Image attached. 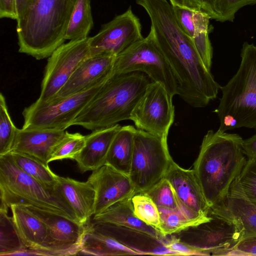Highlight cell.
<instances>
[{
  "mask_svg": "<svg viewBox=\"0 0 256 256\" xmlns=\"http://www.w3.org/2000/svg\"><path fill=\"white\" fill-rule=\"evenodd\" d=\"M160 215V231L164 237L178 232L190 226L208 220L207 218L194 217L180 209L158 208Z\"/></svg>",
  "mask_w": 256,
  "mask_h": 256,
  "instance_id": "cell-30",
  "label": "cell"
},
{
  "mask_svg": "<svg viewBox=\"0 0 256 256\" xmlns=\"http://www.w3.org/2000/svg\"><path fill=\"white\" fill-rule=\"evenodd\" d=\"M77 0H34L17 20L18 52L36 60L48 58L64 44Z\"/></svg>",
  "mask_w": 256,
  "mask_h": 256,
  "instance_id": "cell-3",
  "label": "cell"
},
{
  "mask_svg": "<svg viewBox=\"0 0 256 256\" xmlns=\"http://www.w3.org/2000/svg\"><path fill=\"white\" fill-rule=\"evenodd\" d=\"M24 206L46 225L50 256L78 254L85 233L86 224L36 206Z\"/></svg>",
  "mask_w": 256,
  "mask_h": 256,
  "instance_id": "cell-14",
  "label": "cell"
},
{
  "mask_svg": "<svg viewBox=\"0 0 256 256\" xmlns=\"http://www.w3.org/2000/svg\"><path fill=\"white\" fill-rule=\"evenodd\" d=\"M238 180L246 196L256 204V159H247Z\"/></svg>",
  "mask_w": 256,
  "mask_h": 256,
  "instance_id": "cell-37",
  "label": "cell"
},
{
  "mask_svg": "<svg viewBox=\"0 0 256 256\" xmlns=\"http://www.w3.org/2000/svg\"><path fill=\"white\" fill-rule=\"evenodd\" d=\"M158 208L180 209L175 191L170 182L164 177L145 192Z\"/></svg>",
  "mask_w": 256,
  "mask_h": 256,
  "instance_id": "cell-36",
  "label": "cell"
},
{
  "mask_svg": "<svg viewBox=\"0 0 256 256\" xmlns=\"http://www.w3.org/2000/svg\"><path fill=\"white\" fill-rule=\"evenodd\" d=\"M256 4V0H205L210 19L224 22H232L235 14L242 7Z\"/></svg>",
  "mask_w": 256,
  "mask_h": 256,
  "instance_id": "cell-32",
  "label": "cell"
},
{
  "mask_svg": "<svg viewBox=\"0 0 256 256\" xmlns=\"http://www.w3.org/2000/svg\"><path fill=\"white\" fill-rule=\"evenodd\" d=\"M222 205L240 222L242 240L256 238V204L242 190L238 178L232 184Z\"/></svg>",
  "mask_w": 256,
  "mask_h": 256,
  "instance_id": "cell-23",
  "label": "cell"
},
{
  "mask_svg": "<svg viewBox=\"0 0 256 256\" xmlns=\"http://www.w3.org/2000/svg\"><path fill=\"white\" fill-rule=\"evenodd\" d=\"M172 160L167 139L136 128L128 174L136 194L145 192L163 178Z\"/></svg>",
  "mask_w": 256,
  "mask_h": 256,
  "instance_id": "cell-9",
  "label": "cell"
},
{
  "mask_svg": "<svg viewBox=\"0 0 256 256\" xmlns=\"http://www.w3.org/2000/svg\"><path fill=\"white\" fill-rule=\"evenodd\" d=\"M92 220L135 228L147 232L165 243L167 240V237L164 238L158 230L146 224L136 217L134 213L132 198L118 202L103 212L94 215Z\"/></svg>",
  "mask_w": 256,
  "mask_h": 256,
  "instance_id": "cell-25",
  "label": "cell"
},
{
  "mask_svg": "<svg viewBox=\"0 0 256 256\" xmlns=\"http://www.w3.org/2000/svg\"><path fill=\"white\" fill-rule=\"evenodd\" d=\"M98 256L139 255L98 230L92 221L86 224V230L78 254Z\"/></svg>",
  "mask_w": 256,
  "mask_h": 256,
  "instance_id": "cell-24",
  "label": "cell"
},
{
  "mask_svg": "<svg viewBox=\"0 0 256 256\" xmlns=\"http://www.w3.org/2000/svg\"><path fill=\"white\" fill-rule=\"evenodd\" d=\"M231 256H256V238L241 240Z\"/></svg>",
  "mask_w": 256,
  "mask_h": 256,
  "instance_id": "cell-38",
  "label": "cell"
},
{
  "mask_svg": "<svg viewBox=\"0 0 256 256\" xmlns=\"http://www.w3.org/2000/svg\"><path fill=\"white\" fill-rule=\"evenodd\" d=\"M0 18L17 20L16 0H0Z\"/></svg>",
  "mask_w": 256,
  "mask_h": 256,
  "instance_id": "cell-39",
  "label": "cell"
},
{
  "mask_svg": "<svg viewBox=\"0 0 256 256\" xmlns=\"http://www.w3.org/2000/svg\"><path fill=\"white\" fill-rule=\"evenodd\" d=\"M241 62L234 75L220 87L222 96L214 110L218 130L246 128L256 130V46L244 42Z\"/></svg>",
  "mask_w": 256,
  "mask_h": 256,
  "instance_id": "cell-5",
  "label": "cell"
},
{
  "mask_svg": "<svg viewBox=\"0 0 256 256\" xmlns=\"http://www.w3.org/2000/svg\"><path fill=\"white\" fill-rule=\"evenodd\" d=\"M48 102L36 101L24 110L22 128L64 130L90 102L104 84Z\"/></svg>",
  "mask_w": 256,
  "mask_h": 256,
  "instance_id": "cell-10",
  "label": "cell"
},
{
  "mask_svg": "<svg viewBox=\"0 0 256 256\" xmlns=\"http://www.w3.org/2000/svg\"><path fill=\"white\" fill-rule=\"evenodd\" d=\"M243 140L218 130H208L203 138L193 170L210 208L224 202L246 164Z\"/></svg>",
  "mask_w": 256,
  "mask_h": 256,
  "instance_id": "cell-1",
  "label": "cell"
},
{
  "mask_svg": "<svg viewBox=\"0 0 256 256\" xmlns=\"http://www.w3.org/2000/svg\"><path fill=\"white\" fill-rule=\"evenodd\" d=\"M7 154L16 166L40 182L50 188L56 186L58 175L50 170L48 166L24 154L10 152Z\"/></svg>",
  "mask_w": 256,
  "mask_h": 256,
  "instance_id": "cell-28",
  "label": "cell"
},
{
  "mask_svg": "<svg viewBox=\"0 0 256 256\" xmlns=\"http://www.w3.org/2000/svg\"><path fill=\"white\" fill-rule=\"evenodd\" d=\"M0 208L30 205L78 220L57 186L40 182L16 166L8 154L0 156Z\"/></svg>",
  "mask_w": 256,
  "mask_h": 256,
  "instance_id": "cell-6",
  "label": "cell"
},
{
  "mask_svg": "<svg viewBox=\"0 0 256 256\" xmlns=\"http://www.w3.org/2000/svg\"><path fill=\"white\" fill-rule=\"evenodd\" d=\"M210 219L171 234L201 256H231L242 240L240 222L222 205L210 208Z\"/></svg>",
  "mask_w": 256,
  "mask_h": 256,
  "instance_id": "cell-7",
  "label": "cell"
},
{
  "mask_svg": "<svg viewBox=\"0 0 256 256\" xmlns=\"http://www.w3.org/2000/svg\"><path fill=\"white\" fill-rule=\"evenodd\" d=\"M34 1V0H16L18 19L24 13Z\"/></svg>",
  "mask_w": 256,
  "mask_h": 256,
  "instance_id": "cell-42",
  "label": "cell"
},
{
  "mask_svg": "<svg viewBox=\"0 0 256 256\" xmlns=\"http://www.w3.org/2000/svg\"><path fill=\"white\" fill-rule=\"evenodd\" d=\"M156 42L174 72L176 94L194 108L205 107L216 98L220 86L204 64L192 39L178 25L164 28Z\"/></svg>",
  "mask_w": 256,
  "mask_h": 256,
  "instance_id": "cell-2",
  "label": "cell"
},
{
  "mask_svg": "<svg viewBox=\"0 0 256 256\" xmlns=\"http://www.w3.org/2000/svg\"><path fill=\"white\" fill-rule=\"evenodd\" d=\"M202 1L204 2V4H205V0H202ZM206 5V4H205ZM207 9V8H206Z\"/></svg>",
  "mask_w": 256,
  "mask_h": 256,
  "instance_id": "cell-43",
  "label": "cell"
},
{
  "mask_svg": "<svg viewBox=\"0 0 256 256\" xmlns=\"http://www.w3.org/2000/svg\"><path fill=\"white\" fill-rule=\"evenodd\" d=\"M86 136L80 133H70L66 131L65 134L56 145L52 152L50 162L65 158L74 160L83 148Z\"/></svg>",
  "mask_w": 256,
  "mask_h": 256,
  "instance_id": "cell-34",
  "label": "cell"
},
{
  "mask_svg": "<svg viewBox=\"0 0 256 256\" xmlns=\"http://www.w3.org/2000/svg\"><path fill=\"white\" fill-rule=\"evenodd\" d=\"M120 127L118 124L92 130L86 136L84 146L74 159L82 173L96 170L105 164L112 142Z\"/></svg>",
  "mask_w": 256,
  "mask_h": 256,
  "instance_id": "cell-21",
  "label": "cell"
},
{
  "mask_svg": "<svg viewBox=\"0 0 256 256\" xmlns=\"http://www.w3.org/2000/svg\"><path fill=\"white\" fill-rule=\"evenodd\" d=\"M90 56V37L72 40L58 48L48 57L38 102H48L69 80L81 63Z\"/></svg>",
  "mask_w": 256,
  "mask_h": 256,
  "instance_id": "cell-11",
  "label": "cell"
},
{
  "mask_svg": "<svg viewBox=\"0 0 256 256\" xmlns=\"http://www.w3.org/2000/svg\"><path fill=\"white\" fill-rule=\"evenodd\" d=\"M169 0L172 6L184 8L194 11L202 12L208 14L206 6L202 0Z\"/></svg>",
  "mask_w": 256,
  "mask_h": 256,
  "instance_id": "cell-40",
  "label": "cell"
},
{
  "mask_svg": "<svg viewBox=\"0 0 256 256\" xmlns=\"http://www.w3.org/2000/svg\"><path fill=\"white\" fill-rule=\"evenodd\" d=\"M57 180V186L78 220L87 224L94 212L95 190L92 186L88 180L82 182L68 177L58 176Z\"/></svg>",
  "mask_w": 256,
  "mask_h": 256,
  "instance_id": "cell-22",
  "label": "cell"
},
{
  "mask_svg": "<svg viewBox=\"0 0 256 256\" xmlns=\"http://www.w3.org/2000/svg\"><path fill=\"white\" fill-rule=\"evenodd\" d=\"M18 128L9 114L4 96L0 94V156L11 152Z\"/></svg>",
  "mask_w": 256,
  "mask_h": 256,
  "instance_id": "cell-35",
  "label": "cell"
},
{
  "mask_svg": "<svg viewBox=\"0 0 256 256\" xmlns=\"http://www.w3.org/2000/svg\"><path fill=\"white\" fill-rule=\"evenodd\" d=\"M10 208L15 226L26 248L34 256H50L46 224L24 206L13 204Z\"/></svg>",
  "mask_w": 256,
  "mask_h": 256,
  "instance_id": "cell-18",
  "label": "cell"
},
{
  "mask_svg": "<svg viewBox=\"0 0 256 256\" xmlns=\"http://www.w3.org/2000/svg\"><path fill=\"white\" fill-rule=\"evenodd\" d=\"M26 249L8 210L0 208V256H13Z\"/></svg>",
  "mask_w": 256,
  "mask_h": 256,
  "instance_id": "cell-31",
  "label": "cell"
},
{
  "mask_svg": "<svg viewBox=\"0 0 256 256\" xmlns=\"http://www.w3.org/2000/svg\"><path fill=\"white\" fill-rule=\"evenodd\" d=\"M93 26L90 0H77L66 32V40L88 37Z\"/></svg>",
  "mask_w": 256,
  "mask_h": 256,
  "instance_id": "cell-29",
  "label": "cell"
},
{
  "mask_svg": "<svg viewBox=\"0 0 256 256\" xmlns=\"http://www.w3.org/2000/svg\"><path fill=\"white\" fill-rule=\"evenodd\" d=\"M136 129L132 126H121L112 142L105 164L128 176L130 169Z\"/></svg>",
  "mask_w": 256,
  "mask_h": 256,
  "instance_id": "cell-26",
  "label": "cell"
},
{
  "mask_svg": "<svg viewBox=\"0 0 256 256\" xmlns=\"http://www.w3.org/2000/svg\"><path fill=\"white\" fill-rule=\"evenodd\" d=\"M115 58L116 56L110 55L90 56L78 66L52 100L80 93L104 82L112 72Z\"/></svg>",
  "mask_w": 256,
  "mask_h": 256,
  "instance_id": "cell-17",
  "label": "cell"
},
{
  "mask_svg": "<svg viewBox=\"0 0 256 256\" xmlns=\"http://www.w3.org/2000/svg\"><path fill=\"white\" fill-rule=\"evenodd\" d=\"M132 202L136 217L160 231V212L158 207L151 198L146 193H138L132 196Z\"/></svg>",
  "mask_w": 256,
  "mask_h": 256,
  "instance_id": "cell-33",
  "label": "cell"
},
{
  "mask_svg": "<svg viewBox=\"0 0 256 256\" xmlns=\"http://www.w3.org/2000/svg\"><path fill=\"white\" fill-rule=\"evenodd\" d=\"M172 184L180 210L198 218H208L210 207L194 170L180 166L173 160L164 176Z\"/></svg>",
  "mask_w": 256,
  "mask_h": 256,
  "instance_id": "cell-16",
  "label": "cell"
},
{
  "mask_svg": "<svg viewBox=\"0 0 256 256\" xmlns=\"http://www.w3.org/2000/svg\"><path fill=\"white\" fill-rule=\"evenodd\" d=\"M142 26L131 6L124 13L102 24L99 32L90 37V56H117L142 39Z\"/></svg>",
  "mask_w": 256,
  "mask_h": 256,
  "instance_id": "cell-13",
  "label": "cell"
},
{
  "mask_svg": "<svg viewBox=\"0 0 256 256\" xmlns=\"http://www.w3.org/2000/svg\"><path fill=\"white\" fill-rule=\"evenodd\" d=\"M194 24L188 36L192 39L202 62L210 70L212 48L209 38V22L210 18L206 13L194 11Z\"/></svg>",
  "mask_w": 256,
  "mask_h": 256,
  "instance_id": "cell-27",
  "label": "cell"
},
{
  "mask_svg": "<svg viewBox=\"0 0 256 256\" xmlns=\"http://www.w3.org/2000/svg\"><path fill=\"white\" fill-rule=\"evenodd\" d=\"M92 172L88 180L95 190L94 216L136 194L128 176L111 166L106 164Z\"/></svg>",
  "mask_w": 256,
  "mask_h": 256,
  "instance_id": "cell-15",
  "label": "cell"
},
{
  "mask_svg": "<svg viewBox=\"0 0 256 256\" xmlns=\"http://www.w3.org/2000/svg\"><path fill=\"white\" fill-rule=\"evenodd\" d=\"M172 98L160 84L150 82L133 109L130 120L136 128L167 139L174 119Z\"/></svg>",
  "mask_w": 256,
  "mask_h": 256,
  "instance_id": "cell-12",
  "label": "cell"
},
{
  "mask_svg": "<svg viewBox=\"0 0 256 256\" xmlns=\"http://www.w3.org/2000/svg\"><path fill=\"white\" fill-rule=\"evenodd\" d=\"M242 148L248 160L256 159V132L243 140Z\"/></svg>",
  "mask_w": 256,
  "mask_h": 256,
  "instance_id": "cell-41",
  "label": "cell"
},
{
  "mask_svg": "<svg viewBox=\"0 0 256 256\" xmlns=\"http://www.w3.org/2000/svg\"><path fill=\"white\" fill-rule=\"evenodd\" d=\"M65 130L18 129L11 152L24 154L48 166L52 150Z\"/></svg>",
  "mask_w": 256,
  "mask_h": 256,
  "instance_id": "cell-20",
  "label": "cell"
},
{
  "mask_svg": "<svg viewBox=\"0 0 256 256\" xmlns=\"http://www.w3.org/2000/svg\"><path fill=\"white\" fill-rule=\"evenodd\" d=\"M140 72L162 85L172 96L177 94L174 72L158 45L152 30L116 56L112 74Z\"/></svg>",
  "mask_w": 256,
  "mask_h": 256,
  "instance_id": "cell-8",
  "label": "cell"
},
{
  "mask_svg": "<svg viewBox=\"0 0 256 256\" xmlns=\"http://www.w3.org/2000/svg\"><path fill=\"white\" fill-rule=\"evenodd\" d=\"M150 78L143 72L111 74L90 102L73 121V125L94 130L130 120Z\"/></svg>",
  "mask_w": 256,
  "mask_h": 256,
  "instance_id": "cell-4",
  "label": "cell"
},
{
  "mask_svg": "<svg viewBox=\"0 0 256 256\" xmlns=\"http://www.w3.org/2000/svg\"><path fill=\"white\" fill-rule=\"evenodd\" d=\"M92 221L98 230L139 255L177 256L166 246L164 242L147 232L111 223Z\"/></svg>",
  "mask_w": 256,
  "mask_h": 256,
  "instance_id": "cell-19",
  "label": "cell"
}]
</instances>
